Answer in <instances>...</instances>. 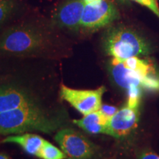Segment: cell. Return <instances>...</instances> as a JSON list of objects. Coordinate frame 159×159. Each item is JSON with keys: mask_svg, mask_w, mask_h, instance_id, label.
I'll use <instances>...</instances> for the list:
<instances>
[{"mask_svg": "<svg viewBox=\"0 0 159 159\" xmlns=\"http://www.w3.org/2000/svg\"><path fill=\"white\" fill-rule=\"evenodd\" d=\"M139 108L125 105L109 119L106 127V134L122 139L128 136L138 125Z\"/></svg>", "mask_w": 159, "mask_h": 159, "instance_id": "obj_8", "label": "cell"}, {"mask_svg": "<svg viewBox=\"0 0 159 159\" xmlns=\"http://www.w3.org/2000/svg\"><path fill=\"white\" fill-rule=\"evenodd\" d=\"M109 119L99 112L94 111L83 116L82 119H75L73 122L85 132L91 134H106V127Z\"/></svg>", "mask_w": 159, "mask_h": 159, "instance_id": "obj_12", "label": "cell"}, {"mask_svg": "<svg viewBox=\"0 0 159 159\" xmlns=\"http://www.w3.org/2000/svg\"><path fill=\"white\" fill-rule=\"evenodd\" d=\"M137 159H159V156L152 151H143L138 156Z\"/></svg>", "mask_w": 159, "mask_h": 159, "instance_id": "obj_18", "label": "cell"}, {"mask_svg": "<svg viewBox=\"0 0 159 159\" xmlns=\"http://www.w3.org/2000/svg\"><path fill=\"white\" fill-rule=\"evenodd\" d=\"M105 52L114 58L125 60L150 54L151 48L142 36L123 25L111 27L105 32L102 41Z\"/></svg>", "mask_w": 159, "mask_h": 159, "instance_id": "obj_4", "label": "cell"}, {"mask_svg": "<svg viewBox=\"0 0 159 159\" xmlns=\"http://www.w3.org/2000/svg\"><path fill=\"white\" fill-rule=\"evenodd\" d=\"M58 119L46 113L38 105L0 113V134H21L29 131L50 134L62 126Z\"/></svg>", "mask_w": 159, "mask_h": 159, "instance_id": "obj_2", "label": "cell"}, {"mask_svg": "<svg viewBox=\"0 0 159 159\" xmlns=\"http://www.w3.org/2000/svg\"><path fill=\"white\" fill-rule=\"evenodd\" d=\"M132 1L147 7L159 18V6L157 0H132Z\"/></svg>", "mask_w": 159, "mask_h": 159, "instance_id": "obj_16", "label": "cell"}, {"mask_svg": "<svg viewBox=\"0 0 159 159\" xmlns=\"http://www.w3.org/2000/svg\"><path fill=\"white\" fill-rule=\"evenodd\" d=\"M37 157L41 159H66L62 150L46 140Z\"/></svg>", "mask_w": 159, "mask_h": 159, "instance_id": "obj_13", "label": "cell"}, {"mask_svg": "<svg viewBox=\"0 0 159 159\" xmlns=\"http://www.w3.org/2000/svg\"><path fill=\"white\" fill-rule=\"evenodd\" d=\"M0 159H11V158H10L9 157H7V156H5V155L0 153Z\"/></svg>", "mask_w": 159, "mask_h": 159, "instance_id": "obj_20", "label": "cell"}, {"mask_svg": "<svg viewBox=\"0 0 159 159\" xmlns=\"http://www.w3.org/2000/svg\"><path fill=\"white\" fill-rule=\"evenodd\" d=\"M96 1H98V0H83V2H84L85 5H86V4L94 2H96Z\"/></svg>", "mask_w": 159, "mask_h": 159, "instance_id": "obj_19", "label": "cell"}, {"mask_svg": "<svg viewBox=\"0 0 159 159\" xmlns=\"http://www.w3.org/2000/svg\"><path fill=\"white\" fill-rule=\"evenodd\" d=\"M55 140L64 152L66 159H92L97 153L96 145L73 129L59 130Z\"/></svg>", "mask_w": 159, "mask_h": 159, "instance_id": "obj_5", "label": "cell"}, {"mask_svg": "<svg viewBox=\"0 0 159 159\" xmlns=\"http://www.w3.org/2000/svg\"><path fill=\"white\" fill-rule=\"evenodd\" d=\"M50 37L42 27L31 23L13 25L0 35V53L11 56H33L45 52Z\"/></svg>", "mask_w": 159, "mask_h": 159, "instance_id": "obj_1", "label": "cell"}, {"mask_svg": "<svg viewBox=\"0 0 159 159\" xmlns=\"http://www.w3.org/2000/svg\"><path fill=\"white\" fill-rule=\"evenodd\" d=\"M105 91L106 89L105 86L93 90H83L61 85L60 95L63 100L66 101L78 112L85 116L100 108L102 95Z\"/></svg>", "mask_w": 159, "mask_h": 159, "instance_id": "obj_7", "label": "cell"}, {"mask_svg": "<svg viewBox=\"0 0 159 159\" xmlns=\"http://www.w3.org/2000/svg\"><path fill=\"white\" fill-rule=\"evenodd\" d=\"M33 105H38L35 97L25 89L11 85L0 86V113Z\"/></svg>", "mask_w": 159, "mask_h": 159, "instance_id": "obj_10", "label": "cell"}, {"mask_svg": "<svg viewBox=\"0 0 159 159\" xmlns=\"http://www.w3.org/2000/svg\"><path fill=\"white\" fill-rule=\"evenodd\" d=\"M85 5L83 0H65L55 11L52 21L61 28L79 31Z\"/></svg>", "mask_w": 159, "mask_h": 159, "instance_id": "obj_9", "label": "cell"}, {"mask_svg": "<svg viewBox=\"0 0 159 159\" xmlns=\"http://www.w3.org/2000/svg\"><path fill=\"white\" fill-rule=\"evenodd\" d=\"M109 71L117 85L127 91L132 87L159 91V73L153 63L139 57L125 60L113 57Z\"/></svg>", "mask_w": 159, "mask_h": 159, "instance_id": "obj_3", "label": "cell"}, {"mask_svg": "<svg viewBox=\"0 0 159 159\" xmlns=\"http://www.w3.org/2000/svg\"><path fill=\"white\" fill-rule=\"evenodd\" d=\"M119 17L116 7L108 0H98L85 5L80 30L95 31L110 25Z\"/></svg>", "mask_w": 159, "mask_h": 159, "instance_id": "obj_6", "label": "cell"}, {"mask_svg": "<svg viewBox=\"0 0 159 159\" xmlns=\"http://www.w3.org/2000/svg\"><path fill=\"white\" fill-rule=\"evenodd\" d=\"M46 140L36 134H23L11 135L2 140L3 143H13L18 144L31 156H37Z\"/></svg>", "mask_w": 159, "mask_h": 159, "instance_id": "obj_11", "label": "cell"}, {"mask_svg": "<svg viewBox=\"0 0 159 159\" xmlns=\"http://www.w3.org/2000/svg\"><path fill=\"white\" fill-rule=\"evenodd\" d=\"M18 6L17 0H0V26L16 11Z\"/></svg>", "mask_w": 159, "mask_h": 159, "instance_id": "obj_14", "label": "cell"}, {"mask_svg": "<svg viewBox=\"0 0 159 159\" xmlns=\"http://www.w3.org/2000/svg\"><path fill=\"white\" fill-rule=\"evenodd\" d=\"M118 108H116V106L102 104L101 105L100 108L99 109V112L108 119H110L118 111Z\"/></svg>", "mask_w": 159, "mask_h": 159, "instance_id": "obj_17", "label": "cell"}, {"mask_svg": "<svg viewBox=\"0 0 159 159\" xmlns=\"http://www.w3.org/2000/svg\"><path fill=\"white\" fill-rule=\"evenodd\" d=\"M142 90L141 87H132L128 90V102L127 105L130 108H139V105L142 97Z\"/></svg>", "mask_w": 159, "mask_h": 159, "instance_id": "obj_15", "label": "cell"}]
</instances>
